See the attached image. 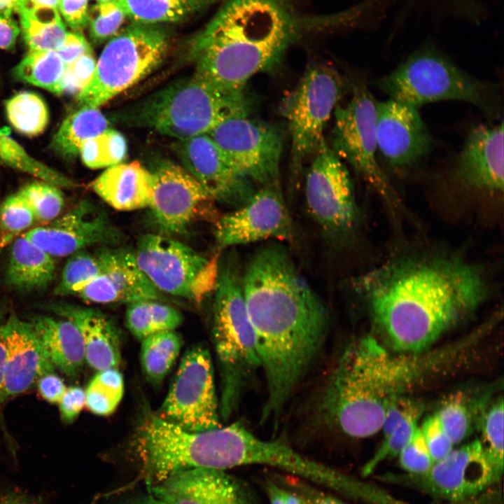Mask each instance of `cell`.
<instances>
[{
	"mask_svg": "<svg viewBox=\"0 0 504 504\" xmlns=\"http://www.w3.org/2000/svg\"><path fill=\"white\" fill-rule=\"evenodd\" d=\"M241 281L267 386L260 419L276 420L319 358L329 314L279 244L255 251Z\"/></svg>",
	"mask_w": 504,
	"mask_h": 504,
	"instance_id": "6da1fadb",
	"label": "cell"
},
{
	"mask_svg": "<svg viewBox=\"0 0 504 504\" xmlns=\"http://www.w3.org/2000/svg\"><path fill=\"white\" fill-rule=\"evenodd\" d=\"M356 286L374 323L403 354L426 350L489 294L482 269L442 255L391 261L362 276Z\"/></svg>",
	"mask_w": 504,
	"mask_h": 504,
	"instance_id": "7a4b0ae2",
	"label": "cell"
},
{
	"mask_svg": "<svg viewBox=\"0 0 504 504\" xmlns=\"http://www.w3.org/2000/svg\"><path fill=\"white\" fill-rule=\"evenodd\" d=\"M302 21L286 0H225L195 37V75L227 90H242L281 60Z\"/></svg>",
	"mask_w": 504,
	"mask_h": 504,
	"instance_id": "3957f363",
	"label": "cell"
},
{
	"mask_svg": "<svg viewBox=\"0 0 504 504\" xmlns=\"http://www.w3.org/2000/svg\"><path fill=\"white\" fill-rule=\"evenodd\" d=\"M444 353H388L374 337L351 342L330 373L316 402L322 426L352 438L381 430L389 406L440 362Z\"/></svg>",
	"mask_w": 504,
	"mask_h": 504,
	"instance_id": "277c9868",
	"label": "cell"
},
{
	"mask_svg": "<svg viewBox=\"0 0 504 504\" xmlns=\"http://www.w3.org/2000/svg\"><path fill=\"white\" fill-rule=\"evenodd\" d=\"M251 106L244 90H223L193 74L115 113L113 119L182 140L207 134L227 119L248 116Z\"/></svg>",
	"mask_w": 504,
	"mask_h": 504,
	"instance_id": "5b68a950",
	"label": "cell"
},
{
	"mask_svg": "<svg viewBox=\"0 0 504 504\" xmlns=\"http://www.w3.org/2000/svg\"><path fill=\"white\" fill-rule=\"evenodd\" d=\"M241 274L235 255L220 258L213 292L212 337L220 377L219 412L225 421L238 410L260 368Z\"/></svg>",
	"mask_w": 504,
	"mask_h": 504,
	"instance_id": "8992f818",
	"label": "cell"
},
{
	"mask_svg": "<svg viewBox=\"0 0 504 504\" xmlns=\"http://www.w3.org/2000/svg\"><path fill=\"white\" fill-rule=\"evenodd\" d=\"M375 83L390 99L417 108L428 103L456 100L475 105L491 118L500 112L498 85L475 78L430 50L414 53Z\"/></svg>",
	"mask_w": 504,
	"mask_h": 504,
	"instance_id": "52a82bcc",
	"label": "cell"
},
{
	"mask_svg": "<svg viewBox=\"0 0 504 504\" xmlns=\"http://www.w3.org/2000/svg\"><path fill=\"white\" fill-rule=\"evenodd\" d=\"M169 42L168 32L157 24L134 22L120 30L103 49L78 102L98 108L134 85L162 63Z\"/></svg>",
	"mask_w": 504,
	"mask_h": 504,
	"instance_id": "ba28073f",
	"label": "cell"
},
{
	"mask_svg": "<svg viewBox=\"0 0 504 504\" xmlns=\"http://www.w3.org/2000/svg\"><path fill=\"white\" fill-rule=\"evenodd\" d=\"M136 263L160 292L200 304L216 283L220 257L205 256L166 235L145 234L138 241Z\"/></svg>",
	"mask_w": 504,
	"mask_h": 504,
	"instance_id": "9c48e42d",
	"label": "cell"
},
{
	"mask_svg": "<svg viewBox=\"0 0 504 504\" xmlns=\"http://www.w3.org/2000/svg\"><path fill=\"white\" fill-rule=\"evenodd\" d=\"M345 90L332 67L313 64L286 99L284 113L291 139V169L298 176L324 140V130Z\"/></svg>",
	"mask_w": 504,
	"mask_h": 504,
	"instance_id": "30bf717a",
	"label": "cell"
},
{
	"mask_svg": "<svg viewBox=\"0 0 504 504\" xmlns=\"http://www.w3.org/2000/svg\"><path fill=\"white\" fill-rule=\"evenodd\" d=\"M307 211L325 239L342 246L353 237L358 211L351 176L324 139L312 158L305 178Z\"/></svg>",
	"mask_w": 504,
	"mask_h": 504,
	"instance_id": "8fae6325",
	"label": "cell"
},
{
	"mask_svg": "<svg viewBox=\"0 0 504 504\" xmlns=\"http://www.w3.org/2000/svg\"><path fill=\"white\" fill-rule=\"evenodd\" d=\"M156 414L188 431L222 426L211 356L205 346L187 349Z\"/></svg>",
	"mask_w": 504,
	"mask_h": 504,
	"instance_id": "7c38bea8",
	"label": "cell"
},
{
	"mask_svg": "<svg viewBox=\"0 0 504 504\" xmlns=\"http://www.w3.org/2000/svg\"><path fill=\"white\" fill-rule=\"evenodd\" d=\"M333 113L330 148L381 196L393 202L395 191L376 157V101L369 90L363 85L355 87L349 102L337 104Z\"/></svg>",
	"mask_w": 504,
	"mask_h": 504,
	"instance_id": "4fadbf2b",
	"label": "cell"
},
{
	"mask_svg": "<svg viewBox=\"0 0 504 504\" xmlns=\"http://www.w3.org/2000/svg\"><path fill=\"white\" fill-rule=\"evenodd\" d=\"M207 134L254 183L279 184L283 140L275 127L248 115L239 116L224 120Z\"/></svg>",
	"mask_w": 504,
	"mask_h": 504,
	"instance_id": "5bb4252c",
	"label": "cell"
},
{
	"mask_svg": "<svg viewBox=\"0 0 504 504\" xmlns=\"http://www.w3.org/2000/svg\"><path fill=\"white\" fill-rule=\"evenodd\" d=\"M151 172L153 192L148 207L161 233L183 234L196 221L215 218V201L181 165L163 161Z\"/></svg>",
	"mask_w": 504,
	"mask_h": 504,
	"instance_id": "9a60e30c",
	"label": "cell"
},
{
	"mask_svg": "<svg viewBox=\"0 0 504 504\" xmlns=\"http://www.w3.org/2000/svg\"><path fill=\"white\" fill-rule=\"evenodd\" d=\"M214 235L221 248L271 238L291 239V218L279 184L261 187L244 204L219 217Z\"/></svg>",
	"mask_w": 504,
	"mask_h": 504,
	"instance_id": "2e32d148",
	"label": "cell"
},
{
	"mask_svg": "<svg viewBox=\"0 0 504 504\" xmlns=\"http://www.w3.org/2000/svg\"><path fill=\"white\" fill-rule=\"evenodd\" d=\"M174 146L181 167L214 201L238 208L256 191L254 183L234 166L207 134L178 140Z\"/></svg>",
	"mask_w": 504,
	"mask_h": 504,
	"instance_id": "e0dca14e",
	"label": "cell"
},
{
	"mask_svg": "<svg viewBox=\"0 0 504 504\" xmlns=\"http://www.w3.org/2000/svg\"><path fill=\"white\" fill-rule=\"evenodd\" d=\"M376 136L377 152L397 172L422 162L433 142L418 108L392 99L376 102Z\"/></svg>",
	"mask_w": 504,
	"mask_h": 504,
	"instance_id": "ac0fdd59",
	"label": "cell"
},
{
	"mask_svg": "<svg viewBox=\"0 0 504 504\" xmlns=\"http://www.w3.org/2000/svg\"><path fill=\"white\" fill-rule=\"evenodd\" d=\"M408 476L405 481L451 501L475 496L498 480L478 440L453 449L426 473Z\"/></svg>",
	"mask_w": 504,
	"mask_h": 504,
	"instance_id": "d6986e66",
	"label": "cell"
},
{
	"mask_svg": "<svg viewBox=\"0 0 504 504\" xmlns=\"http://www.w3.org/2000/svg\"><path fill=\"white\" fill-rule=\"evenodd\" d=\"M24 235L52 257L69 256L88 246L113 244L120 237L106 215L86 200Z\"/></svg>",
	"mask_w": 504,
	"mask_h": 504,
	"instance_id": "ffe728a7",
	"label": "cell"
},
{
	"mask_svg": "<svg viewBox=\"0 0 504 504\" xmlns=\"http://www.w3.org/2000/svg\"><path fill=\"white\" fill-rule=\"evenodd\" d=\"M150 489L166 504H258L244 484L218 469L178 470Z\"/></svg>",
	"mask_w": 504,
	"mask_h": 504,
	"instance_id": "44dd1931",
	"label": "cell"
},
{
	"mask_svg": "<svg viewBox=\"0 0 504 504\" xmlns=\"http://www.w3.org/2000/svg\"><path fill=\"white\" fill-rule=\"evenodd\" d=\"M6 360L0 402L29 390L55 368L31 323L10 314L1 321Z\"/></svg>",
	"mask_w": 504,
	"mask_h": 504,
	"instance_id": "7402d4cb",
	"label": "cell"
},
{
	"mask_svg": "<svg viewBox=\"0 0 504 504\" xmlns=\"http://www.w3.org/2000/svg\"><path fill=\"white\" fill-rule=\"evenodd\" d=\"M503 122L472 129L455 160L456 180L468 188L503 192Z\"/></svg>",
	"mask_w": 504,
	"mask_h": 504,
	"instance_id": "603a6c76",
	"label": "cell"
},
{
	"mask_svg": "<svg viewBox=\"0 0 504 504\" xmlns=\"http://www.w3.org/2000/svg\"><path fill=\"white\" fill-rule=\"evenodd\" d=\"M77 295L94 304H128L144 300H161L160 292L139 267L134 253L125 248H116L106 270Z\"/></svg>",
	"mask_w": 504,
	"mask_h": 504,
	"instance_id": "cb8c5ba5",
	"label": "cell"
},
{
	"mask_svg": "<svg viewBox=\"0 0 504 504\" xmlns=\"http://www.w3.org/2000/svg\"><path fill=\"white\" fill-rule=\"evenodd\" d=\"M48 308L77 327L85 346V361L92 368L97 371L118 368L120 335L110 319L95 309L68 303L50 304Z\"/></svg>",
	"mask_w": 504,
	"mask_h": 504,
	"instance_id": "d4e9b609",
	"label": "cell"
},
{
	"mask_svg": "<svg viewBox=\"0 0 504 504\" xmlns=\"http://www.w3.org/2000/svg\"><path fill=\"white\" fill-rule=\"evenodd\" d=\"M94 192L119 211L148 207L153 197L152 172L138 162L119 163L106 168L92 183Z\"/></svg>",
	"mask_w": 504,
	"mask_h": 504,
	"instance_id": "484cf974",
	"label": "cell"
},
{
	"mask_svg": "<svg viewBox=\"0 0 504 504\" xmlns=\"http://www.w3.org/2000/svg\"><path fill=\"white\" fill-rule=\"evenodd\" d=\"M46 354L55 368L74 377L85 361L82 336L69 320L37 316L30 321Z\"/></svg>",
	"mask_w": 504,
	"mask_h": 504,
	"instance_id": "4316f807",
	"label": "cell"
},
{
	"mask_svg": "<svg viewBox=\"0 0 504 504\" xmlns=\"http://www.w3.org/2000/svg\"><path fill=\"white\" fill-rule=\"evenodd\" d=\"M55 272L54 257L24 234L11 246L6 280L13 288L31 291L43 289L52 281Z\"/></svg>",
	"mask_w": 504,
	"mask_h": 504,
	"instance_id": "83f0119b",
	"label": "cell"
},
{
	"mask_svg": "<svg viewBox=\"0 0 504 504\" xmlns=\"http://www.w3.org/2000/svg\"><path fill=\"white\" fill-rule=\"evenodd\" d=\"M23 39L31 51H57L67 31L57 8H22L18 12Z\"/></svg>",
	"mask_w": 504,
	"mask_h": 504,
	"instance_id": "f1b7e54d",
	"label": "cell"
},
{
	"mask_svg": "<svg viewBox=\"0 0 504 504\" xmlns=\"http://www.w3.org/2000/svg\"><path fill=\"white\" fill-rule=\"evenodd\" d=\"M220 0H120L134 22L157 24L178 22L204 10Z\"/></svg>",
	"mask_w": 504,
	"mask_h": 504,
	"instance_id": "f546056e",
	"label": "cell"
},
{
	"mask_svg": "<svg viewBox=\"0 0 504 504\" xmlns=\"http://www.w3.org/2000/svg\"><path fill=\"white\" fill-rule=\"evenodd\" d=\"M108 124L98 108L83 106L63 121L51 146L62 157L74 158L85 142L108 129Z\"/></svg>",
	"mask_w": 504,
	"mask_h": 504,
	"instance_id": "4dcf8cb0",
	"label": "cell"
},
{
	"mask_svg": "<svg viewBox=\"0 0 504 504\" xmlns=\"http://www.w3.org/2000/svg\"><path fill=\"white\" fill-rule=\"evenodd\" d=\"M181 313L160 300H144L127 304L126 326L141 341L153 335L175 330L182 323Z\"/></svg>",
	"mask_w": 504,
	"mask_h": 504,
	"instance_id": "1f68e13d",
	"label": "cell"
},
{
	"mask_svg": "<svg viewBox=\"0 0 504 504\" xmlns=\"http://www.w3.org/2000/svg\"><path fill=\"white\" fill-rule=\"evenodd\" d=\"M66 64L56 51H31L13 71L14 77L54 94L65 92Z\"/></svg>",
	"mask_w": 504,
	"mask_h": 504,
	"instance_id": "d6a6232c",
	"label": "cell"
},
{
	"mask_svg": "<svg viewBox=\"0 0 504 504\" xmlns=\"http://www.w3.org/2000/svg\"><path fill=\"white\" fill-rule=\"evenodd\" d=\"M140 363L150 384H160L175 363L183 345L182 337L175 330L159 332L141 341Z\"/></svg>",
	"mask_w": 504,
	"mask_h": 504,
	"instance_id": "836d02e7",
	"label": "cell"
},
{
	"mask_svg": "<svg viewBox=\"0 0 504 504\" xmlns=\"http://www.w3.org/2000/svg\"><path fill=\"white\" fill-rule=\"evenodd\" d=\"M115 250L106 248L95 252L82 250L72 254L64 267L54 293L61 296L77 295L106 270L114 257Z\"/></svg>",
	"mask_w": 504,
	"mask_h": 504,
	"instance_id": "e575fe53",
	"label": "cell"
},
{
	"mask_svg": "<svg viewBox=\"0 0 504 504\" xmlns=\"http://www.w3.org/2000/svg\"><path fill=\"white\" fill-rule=\"evenodd\" d=\"M0 160L12 168L57 187L71 188L74 186L69 178L29 155L10 136L8 128L0 129Z\"/></svg>",
	"mask_w": 504,
	"mask_h": 504,
	"instance_id": "d590c367",
	"label": "cell"
},
{
	"mask_svg": "<svg viewBox=\"0 0 504 504\" xmlns=\"http://www.w3.org/2000/svg\"><path fill=\"white\" fill-rule=\"evenodd\" d=\"M5 106L9 122L23 134H39L48 123V107L36 93L26 91L18 93L6 102Z\"/></svg>",
	"mask_w": 504,
	"mask_h": 504,
	"instance_id": "8d00e7d4",
	"label": "cell"
},
{
	"mask_svg": "<svg viewBox=\"0 0 504 504\" xmlns=\"http://www.w3.org/2000/svg\"><path fill=\"white\" fill-rule=\"evenodd\" d=\"M85 391V406L92 413L106 416L112 414L124 394V379L118 368L97 371Z\"/></svg>",
	"mask_w": 504,
	"mask_h": 504,
	"instance_id": "74e56055",
	"label": "cell"
},
{
	"mask_svg": "<svg viewBox=\"0 0 504 504\" xmlns=\"http://www.w3.org/2000/svg\"><path fill=\"white\" fill-rule=\"evenodd\" d=\"M127 150V141L118 131L108 128L88 140L79 154L83 164L90 169L108 168L121 163Z\"/></svg>",
	"mask_w": 504,
	"mask_h": 504,
	"instance_id": "f35d334b",
	"label": "cell"
},
{
	"mask_svg": "<svg viewBox=\"0 0 504 504\" xmlns=\"http://www.w3.org/2000/svg\"><path fill=\"white\" fill-rule=\"evenodd\" d=\"M503 415L501 398L488 409L483 417L480 441L498 479L503 470Z\"/></svg>",
	"mask_w": 504,
	"mask_h": 504,
	"instance_id": "ab89813d",
	"label": "cell"
},
{
	"mask_svg": "<svg viewBox=\"0 0 504 504\" xmlns=\"http://www.w3.org/2000/svg\"><path fill=\"white\" fill-rule=\"evenodd\" d=\"M19 192L32 209L36 220L49 223L57 218L64 205L63 195L57 186L46 182H34Z\"/></svg>",
	"mask_w": 504,
	"mask_h": 504,
	"instance_id": "60d3db41",
	"label": "cell"
},
{
	"mask_svg": "<svg viewBox=\"0 0 504 504\" xmlns=\"http://www.w3.org/2000/svg\"><path fill=\"white\" fill-rule=\"evenodd\" d=\"M35 220L32 209L19 192L8 197L0 207L1 245L7 244Z\"/></svg>",
	"mask_w": 504,
	"mask_h": 504,
	"instance_id": "b9f144b4",
	"label": "cell"
},
{
	"mask_svg": "<svg viewBox=\"0 0 504 504\" xmlns=\"http://www.w3.org/2000/svg\"><path fill=\"white\" fill-rule=\"evenodd\" d=\"M127 17L120 0L97 3L88 16L92 41L99 44L113 38L120 31Z\"/></svg>",
	"mask_w": 504,
	"mask_h": 504,
	"instance_id": "7bdbcfd3",
	"label": "cell"
},
{
	"mask_svg": "<svg viewBox=\"0 0 504 504\" xmlns=\"http://www.w3.org/2000/svg\"><path fill=\"white\" fill-rule=\"evenodd\" d=\"M420 416H410L396 426L388 435L384 437L382 444L370 459L365 464L362 473L366 476L371 474L379 463L397 456L410 440L417 427Z\"/></svg>",
	"mask_w": 504,
	"mask_h": 504,
	"instance_id": "ee69618b",
	"label": "cell"
},
{
	"mask_svg": "<svg viewBox=\"0 0 504 504\" xmlns=\"http://www.w3.org/2000/svg\"><path fill=\"white\" fill-rule=\"evenodd\" d=\"M435 415L454 445L468 435L470 429V413L460 396L445 401Z\"/></svg>",
	"mask_w": 504,
	"mask_h": 504,
	"instance_id": "f6af8a7d",
	"label": "cell"
},
{
	"mask_svg": "<svg viewBox=\"0 0 504 504\" xmlns=\"http://www.w3.org/2000/svg\"><path fill=\"white\" fill-rule=\"evenodd\" d=\"M398 456L401 467L410 475L425 474L434 463L421 429L418 427Z\"/></svg>",
	"mask_w": 504,
	"mask_h": 504,
	"instance_id": "bcb514c9",
	"label": "cell"
},
{
	"mask_svg": "<svg viewBox=\"0 0 504 504\" xmlns=\"http://www.w3.org/2000/svg\"><path fill=\"white\" fill-rule=\"evenodd\" d=\"M420 429L434 463L443 459L453 450L454 444L435 414L427 417Z\"/></svg>",
	"mask_w": 504,
	"mask_h": 504,
	"instance_id": "7dc6e473",
	"label": "cell"
},
{
	"mask_svg": "<svg viewBox=\"0 0 504 504\" xmlns=\"http://www.w3.org/2000/svg\"><path fill=\"white\" fill-rule=\"evenodd\" d=\"M96 64L92 52H90L66 65L64 77L65 92L78 93L92 78Z\"/></svg>",
	"mask_w": 504,
	"mask_h": 504,
	"instance_id": "c3c4849f",
	"label": "cell"
},
{
	"mask_svg": "<svg viewBox=\"0 0 504 504\" xmlns=\"http://www.w3.org/2000/svg\"><path fill=\"white\" fill-rule=\"evenodd\" d=\"M59 404L61 419L65 424L73 423L85 405V391L78 386L66 388Z\"/></svg>",
	"mask_w": 504,
	"mask_h": 504,
	"instance_id": "681fc988",
	"label": "cell"
},
{
	"mask_svg": "<svg viewBox=\"0 0 504 504\" xmlns=\"http://www.w3.org/2000/svg\"><path fill=\"white\" fill-rule=\"evenodd\" d=\"M88 0H59L58 10L74 31H80L88 23Z\"/></svg>",
	"mask_w": 504,
	"mask_h": 504,
	"instance_id": "f907efd6",
	"label": "cell"
},
{
	"mask_svg": "<svg viewBox=\"0 0 504 504\" xmlns=\"http://www.w3.org/2000/svg\"><path fill=\"white\" fill-rule=\"evenodd\" d=\"M56 52L63 62L69 65L84 54L92 51L82 32L74 31L67 32L62 46Z\"/></svg>",
	"mask_w": 504,
	"mask_h": 504,
	"instance_id": "816d5d0a",
	"label": "cell"
},
{
	"mask_svg": "<svg viewBox=\"0 0 504 504\" xmlns=\"http://www.w3.org/2000/svg\"><path fill=\"white\" fill-rule=\"evenodd\" d=\"M37 386L40 396L52 404H58L66 390L63 379L54 372L42 376Z\"/></svg>",
	"mask_w": 504,
	"mask_h": 504,
	"instance_id": "f5cc1de1",
	"label": "cell"
},
{
	"mask_svg": "<svg viewBox=\"0 0 504 504\" xmlns=\"http://www.w3.org/2000/svg\"><path fill=\"white\" fill-rule=\"evenodd\" d=\"M20 32L18 22L12 15L0 14V48L11 50L15 47Z\"/></svg>",
	"mask_w": 504,
	"mask_h": 504,
	"instance_id": "db71d44e",
	"label": "cell"
},
{
	"mask_svg": "<svg viewBox=\"0 0 504 504\" xmlns=\"http://www.w3.org/2000/svg\"><path fill=\"white\" fill-rule=\"evenodd\" d=\"M266 491L270 504H304L296 494L290 493L272 482H267Z\"/></svg>",
	"mask_w": 504,
	"mask_h": 504,
	"instance_id": "11a10c76",
	"label": "cell"
},
{
	"mask_svg": "<svg viewBox=\"0 0 504 504\" xmlns=\"http://www.w3.org/2000/svg\"><path fill=\"white\" fill-rule=\"evenodd\" d=\"M0 504H41L23 493L13 491H0Z\"/></svg>",
	"mask_w": 504,
	"mask_h": 504,
	"instance_id": "9f6ffc18",
	"label": "cell"
},
{
	"mask_svg": "<svg viewBox=\"0 0 504 504\" xmlns=\"http://www.w3.org/2000/svg\"><path fill=\"white\" fill-rule=\"evenodd\" d=\"M59 4V0H21V6L19 10L22 8H30L36 7H50L58 9Z\"/></svg>",
	"mask_w": 504,
	"mask_h": 504,
	"instance_id": "6f0895ef",
	"label": "cell"
},
{
	"mask_svg": "<svg viewBox=\"0 0 504 504\" xmlns=\"http://www.w3.org/2000/svg\"><path fill=\"white\" fill-rule=\"evenodd\" d=\"M122 504H166L164 501L150 493L130 499Z\"/></svg>",
	"mask_w": 504,
	"mask_h": 504,
	"instance_id": "680465c9",
	"label": "cell"
},
{
	"mask_svg": "<svg viewBox=\"0 0 504 504\" xmlns=\"http://www.w3.org/2000/svg\"><path fill=\"white\" fill-rule=\"evenodd\" d=\"M0 320V323H1ZM6 360V345L0 330V394L2 391Z\"/></svg>",
	"mask_w": 504,
	"mask_h": 504,
	"instance_id": "91938a15",
	"label": "cell"
},
{
	"mask_svg": "<svg viewBox=\"0 0 504 504\" xmlns=\"http://www.w3.org/2000/svg\"><path fill=\"white\" fill-rule=\"evenodd\" d=\"M21 6V0H0V14L12 15L18 12Z\"/></svg>",
	"mask_w": 504,
	"mask_h": 504,
	"instance_id": "94428289",
	"label": "cell"
},
{
	"mask_svg": "<svg viewBox=\"0 0 504 504\" xmlns=\"http://www.w3.org/2000/svg\"><path fill=\"white\" fill-rule=\"evenodd\" d=\"M304 504H346L343 503L342 501L337 500L336 498H333L331 497H327V496H323V497H317L315 499H313L312 500H309L307 502H304Z\"/></svg>",
	"mask_w": 504,
	"mask_h": 504,
	"instance_id": "6125c7cd",
	"label": "cell"
},
{
	"mask_svg": "<svg viewBox=\"0 0 504 504\" xmlns=\"http://www.w3.org/2000/svg\"><path fill=\"white\" fill-rule=\"evenodd\" d=\"M97 3L106 2L112 0H96Z\"/></svg>",
	"mask_w": 504,
	"mask_h": 504,
	"instance_id": "be15d7a7",
	"label": "cell"
},
{
	"mask_svg": "<svg viewBox=\"0 0 504 504\" xmlns=\"http://www.w3.org/2000/svg\"><path fill=\"white\" fill-rule=\"evenodd\" d=\"M90 504H94V503H90Z\"/></svg>",
	"mask_w": 504,
	"mask_h": 504,
	"instance_id": "e7e4bbea",
	"label": "cell"
}]
</instances>
